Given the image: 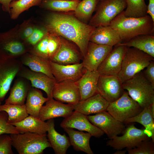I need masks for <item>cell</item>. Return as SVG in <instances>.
Segmentation results:
<instances>
[{
    "label": "cell",
    "instance_id": "cell-1",
    "mask_svg": "<svg viewBox=\"0 0 154 154\" xmlns=\"http://www.w3.org/2000/svg\"><path fill=\"white\" fill-rule=\"evenodd\" d=\"M70 13L51 12L46 17L44 26L49 33L75 44L84 58L90 37L95 27L82 22Z\"/></svg>",
    "mask_w": 154,
    "mask_h": 154
},
{
    "label": "cell",
    "instance_id": "cell-2",
    "mask_svg": "<svg viewBox=\"0 0 154 154\" xmlns=\"http://www.w3.org/2000/svg\"><path fill=\"white\" fill-rule=\"evenodd\" d=\"M119 34L121 42L137 36L154 35V21L149 15L140 17H127L123 11L117 15L109 25Z\"/></svg>",
    "mask_w": 154,
    "mask_h": 154
},
{
    "label": "cell",
    "instance_id": "cell-3",
    "mask_svg": "<svg viewBox=\"0 0 154 154\" xmlns=\"http://www.w3.org/2000/svg\"><path fill=\"white\" fill-rule=\"evenodd\" d=\"M122 84L124 90L143 109L154 103V87L141 71Z\"/></svg>",
    "mask_w": 154,
    "mask_h": 154
},
{
    "label": "cell",
    "instance_id": "cell-4",
    "mask_svg": "<svg viewBox=\"0 0 154 154\" xmlns=\"http://www.w3.org/2000/svg\"><path fill=\"white\" fill-rule=\"evenodd\" d=\"M154 58L137 49L126 46L121 70L117 76L122 83L141 71Z\"/></svg>",
    "mask_w": 154,
    "mask_h": 154
},
{
    "label": "cell",
    "instance_id": "cell-5",
    "mask_svg": "<svg viewBox=\"0 0 154 154\" xmlns=\"http://www.w3.org/2000/svg\"><path fill=\"white\" fill-rule=\"evenodd\" d=\"M10 135L12 146L19 154H42L45 149L51 147L46 134L27 132Z\"/></svg>",
    "mask_w": 154,
    "mask_h": 154
},
{
    "label": "cell",
    "instance_id": "cell-6",
    "mask_svg": "<svg viewBox=\"0 0 154 154\" xmlns=\"http://www.w3.org/2000/svg\"><path fill=\"white\" fill-rule=\"evenodd\" d=\"M19 24L0 33V57L16 59L29 52L30 48L18 33Z\"/></svg>",
    "mask_w": 154,
    "mask_h": 154
},
{
    "label": "cell",
    "instance_id": "cell-7",
    "mask_svg": "<svg viewBox=\"0 0 154 154\" xmlns=\"http://www.w3.org/2000/svg\"><path fill=\"white\" fill-rule=\"evenodd\" d=\"M126 0H102L99 1L95 14L88 24L95 27L109 26L112 20L124 11Z\"/></svg>",
    "mask_w": 154,
    "mask_h": 154
},
{
    "label": "cell",
    "instance_id": "cell-8",
    "mask_svg": "<svg viewBox=\"0 0 154 154\" xmlns=\"http://www.w3.org/2000/svg\"><path fill=\"white\" fill-rule=\"evenodd\" d=\"M130 123L126 127L122 135L109 139L106 142V145L117 150L124 148L131 149L137 146L142 141L151 138L148 131L145 128H137L134 124Z\"/></svg>",
    "mask_w": 154,
    "mask_h": 154
},
{
    "label": "cell",
    "instance_id": "cell-9",
    "mask_svg": "<svg viewBox=\"0 0 154 154\" xmlns=\"http://www.w3.org/2000/svg\"><path fill=\"white\" fill-rule=\"evenodd\" d=\"M143 109L124 90L119 98L109 103L106 111L117 120L123 123L127 119L138 114Z\"/></svg>",
    "mask_w": 154,
    "mask_h": 154
},
{
    "label": "cell",
    "instance_id": "cell-10",
    "mask_svg": "<svg viewBox=\"0 0 154 154\" xmlns=\"http://www.w3.org/2000/svg\"><path fill=\"white\" fill-rule=\"evenodd\" d=\"M23 66L17 58L0 57V102L4 100L12 82Z\"/></svg>",
    "mask_w": 154,
    "mask_h": 154
},
{
    "label": "cell",
    "instance_id": "cell-11",
    "mask_svg": "<svg viewBox=\"0 0 154 154\" xmlns=\"http://www.w3.org/2000/svg\"><path fill=\"white\" fill-rule=\"evenodd\" d=\"M90 121L112 139L122 134L126 127L123 123L117 121L106 111L92 116H87Z\"/></svg>",
    "mask_w": 154,
    "mask_h": 154
},
{
    "label": "cell",
    "instance_id": "cell-12",
    "mask_svg": "<svg viewBox=\"0 0 154 154\" xmlns=\"http://www.w3.org/2000/svg\"><path fill=\"white\" fill-rule=\"evenodd\" d=\"M126 46L121 42L112 48L98 66L97 71L100 76H117L121 68Z\"/></svg>",
    "mask_w": 154,
    "mask_h": 154
},
{
    "label": "cell",
    "instance_id": "cell-13",
    "mask_svg": "<svg viewBox=\"0 0 154 154\" xmlns=\"http://www.w3.org/2000/svg\"><path fill=\"white\" fill-rule=\"evenodd\" d=\"M124 90L117 76H100L97 86V93L109 103L119 98Z\"/></svg>",
    "mask_w": 154,
    "mask_h": 154
},
{
    "label": "cell",
    "instance_id": "cell-14",
    "mask_svg": "<svg viewBox=\"0 0 154 154\" xmlns=\"http://www.w3.org/2000/svg\"><path fill=\"white\" fill-rule=\"evenodd\" d=\"M17 77L28 80L30 81L32 87L44 91L48 99L53 98L52 90L57 83L55 79L52 78L43 73L33 71L23 65Z\"/></svg>",
    "mask_w": 154,
    "mask_h": 154
},
{
    "label": "cell",
    "instance_id": "cell-15",
    "mask_svg": "<svg viewBox=\"0 0 154 154\" xmlns=\"http://www.w3.org/2000/svg\"><path fill=\"white\" fill-rule=\"evenodd\" d=\"M59 48L51 61L67 65L80 63L83 57L78 47L71 41L60 36Z\"/></svg>",
    "mask_w": 154,
    "mask_h": 154
},
{
    "label": "cell",
    "instance_id": "cell-16",
    "mask_svg": "<svg viewBox=\"0 0 154 154\" xmlns=\"http://www.w3.org/2000/svg\"><path fill=\"white\" fill-rule=\"evenodd\" d=\"M52 73L56 82L71 81H77L86 70L82 62L76 64L62 65L49 61Z\"/></svg>",
    "mask_w": 154,
    "mask_h": 154
},
{
    "label": "cell",
    "instance_id": "cell-17",
    "mask_svg": "<svg viewBox=\"0 0 154 154\" xmlns=\"http://www.w3.org/2000/svg\"><path fill=\"white\" fill-rule=\"evenodd\" d=\"M60 126L63 128H70L86 131L95 137H100L104 134L102 131L90 121L86 115L75 111L69 117L65 118Z\"/></svg>",
    "mask_w": 154,
    "mask_h": 154
},
{
    "label": "cell",
    "instance_id": "cell-18",
    "mask_svg": "<svg viewBox=\"0 0 154 154\" xmlns=\"http://www.w3.org/2000/svg\"><path fill=\"white\" fill-rule=\"evenodd\" d=\"M52 96L56 100L73 106L81 100L76 82L71 81L56 83L53 88Z\"/></svg>",
    "mask_w": 154,
    "mask_h": 154
},
{
    "label": "cell",
    "instance_id": "cell-19",
    "mask_svg": "<svg viewBox=\"0 0 154 154\" xmlns=\"http://www.w3.org/2000/svg\"><path fill=\"white\" fill-rule=\"evenodd\" d=\"M113 48L89 41L86 55L82 61L84 68L90 71L97 70Z\"/></svg>",
    "mask_w": 154,
    "mask_h": 154
},
{
    "label": "cell",
    "instance_id": "cell-20",
    "mask_svg": "<svg viewBox=\"0 0 154 154\" xmlns=\"http://www.w3.org/2000/svg\"><path fill=\"white\" fill-rule=\"evenodd\" d=\"M60 45V37L48 32L37 44L31 48L29 52L50 61L58 51Z\"/></svg>",
    "mask_w": 154,
    "mask_h": 154
},
{
    "label": "cell",
    "instance_id": "cell-21",
    "mask_svg": "<svg viewBox=\"0 0 154 154\" xmlns=\"http://www.w3.org/2000/svg\"><path fill=\"white\" fill-rule=\"evenodd\" d=\"M45 106L42 107L39 118L45 121L54 118L62 117L66 118L70 116L74 110L73 106L64 104L53 98L48 99Z\"/></svg>",
    "mask_w": 154,
    "mask_h": 154
},
{
    "label": "cell",
    "instance_id": "cell-22",
    "mask_svg": "<svg viewBox=\"0 0 154 154\" xmlns=\"http://www.w3.org/2000/svg\"><path fill=\"white\" fill-rule=\"evenodd\" d=\"M109 103L98 93L73 105L74 110L87 116L106 111Z\"/></svg>",
    "mask_w": 154,
    "mask_h": 154
},
{
    "label": "cell",
    "instance_id": "cell-23",
    "mask_svg": "<svg viewBox=\"0 0 154 154\" xmlns=\"http://www.w3.org/2000/svg\"><path fill=\"white\" fill-rule=\"evenodd\" d=\"M89 41L113 47L121 42L118 32L110 26L95 27L90 37Z\"/></svg>",
    "mask_w": 154,
    "mask_h": 154
},
{
    "label": "cell",
    "instance_id": "cell-24",
    "mask_svg": "<svg viewBox=\"0 0 154 154\" xmlns=\"http://www.w3.org/2000/svg\"><path fill=\"white\" fill-rule=\"evenodd\" d=\"M100 75L97 71L86 70L82 76L76 81L81 97L85 100L97 93V86Z\"/></svg>",
    "mask_w": 154,
    "mask_h": 154
},
{
    "label": "cell",
    "instance_id": "cell-25",
    "mask_svg": "<svg viewBox=\"0 0 154 154\" xmlns=\"http://www.w3.org/2000/svg\"><path fill=\"white\" fill-rule=\"evenodd\" d=\"M32 87L29 80L17 77L11 89L9 97L5 100V104H24L28 92Z\"/></svg>",
    "mask_w": 154,
    "mask_h": 154
},
{
    "label": "cell",
    "instance_id": "cell-26",
    "mask_svg": "<svg viewBox=\"0 0 154 154\" xmlns=\"http://www.w3.org/2000/svg\"><path fill=\"white\" fill-rule=\"evenodd\" d=\"M47 123L48 126L47 136L55 153L66 154L71 145L69 137L65 133L62 135L56 130L53 119H48Z\"/></svg>",
    "mask_w": 154,
    "mask_h": 154
},
{
    "label": "cell",
    "instance_id": "cell-27",
    "mask_svg": "<svg viewBox=\"0 0 154 154\" xmlns=\"http://www.w3.org/2000/svg\"><path fill=\"white\" fill-rule=\"evenodd\" d=\"M20 58L23 65L28 66L31 70L43 73L55 79L51 71L49 61L29 52L24 54Z\"/></svg>",
    "mask_w": 154,
    "mask_h": 154
},
{
    "label": "cell",
    "instance_id": "cell-28",
    "mask_svg": "<svg viewBox=\"0 0 154 154\" xmlns=\"http://www.w3.org/2000/svg\"><path fill=\"white\" fill-rule=\"evenodd\" d=\"M11 124L16 127L20 133L29 132L44 134H46L48 128L47 122L31 115L28 116L20 121Z\"/></svg>",
    "mask_w": 154,
    "mask_h": 154
},
{
    "label": "cell",
    "instance_id": "cell-29",
    "mask_svg": "<svg viewBox=\"0 0 154 154\" xmlns=\"http://www.w3.org/2000/svg\"><path fill=\"white\" fill-rule=\"evenodd\" d=\"M63 129L68 135L71 145L74 150L88 154H94L90 145V140L92 136L90 133L76 131L70 128Z\"/></svg>",
    "mask_w": 154,
    "mask_h": 154
},
{
    "label": "cell",
    "instance_id": "cell-30",
    "mask_svg": "<svg viewBox=\"0 0 154 154\" xmlns=\"http://www.w3.org/2000/svg\"><path fill=\"white\" fill-rule=\"evenodd\" d=\"M26 98L25 105L28 113L39 118L40 109L48 99L43 96L40 90L33 87L29 91Z\"/></svg>",
    "mask_w": 154,
    "mask_h": 154
},
{
    "label": "cell",
    "instance_id": "cell-31",
    "mask_svg": "<svg viewBox=\"0 0 154 154\" xmlns=\"http://www.w3.org/2000/svg\"><path fill=\"white\" fill-rule=\"evenodd\" d=\"M80 0H43L39 7L51 12L69 13L74 11Z\"/></svg>",
    "mask_w": 154,
    "mask_h": 154
},
{
    "label": "cell",
    "instance_id": "cell-32",
    "mask_svg": "<svg viewBox=\"0 0 154 154\" xmlns=\"http://www.w3.org/2000/svg\"><path fill=\"white\" fill-rule=\"evenodd\" d=\"M121 44L127 47H133L154 58V35H141Z\"/></svg>",
    "mask_w": 154,
    "mask_h": 154
},
{
    "label": "cell",
    "instance_id": "cell-33",
    "mask_svg": "<svg viewBox=\"0 0 154 154\" xmlns=\"http://www.w3.org/2000/svg\"><path fill=\"white\" fill-rule=\"evenodd\" d=\"M151 105L144 108L138 114L127 119L123 123L129 124L137 122L141 124L150 132L151 139L154 142V117L151 112Z\"/></svg>",
    "mask_w": 154,
    "mask_h": 154
},
{
    "label": "cell",
    "instance_id": "cell-34",
    "mask_svg": "<svg viewBox=\"0 0 154 154\" xmlns=\"http://www.w3.org/2000/svg\"><path fill=\"white\" fill-rule=\"evenodd\" d=\"M99 0H82L78 4L73 14L82 22L88 24Z\"/></svg>",
    "mask_w": 154,
    "mask_h": 154
},
{
    "label": "cell",
    "instance_id": "cell-35",
    "mask_svg": "<svg viewBox=\"0 0 154 154\" xmlns=\"http://www.w3.org/2000/svg\"><path fill=\"white\" fill-rule=\"evenodd\" d=\"M4 111L8 115V122L11 124L21 121L28 116L25 104L0 105V112Z\"/></svg>",
    "mask_w": 154,
    "mask_h": 154
},
{
    "label": "cell",
    "instance_id": "cell-36",
    "mask_svg": "<svg viewBox=\"0 0 154 154\" xmlns=\"http://www.w3.org/2000/svg\"><path fill=\"white\" fill-rule=\"evenodd\" d=\"M127 7L123 11L127 17H140L147 15V6L145 0H126Z\"/></svg>",
    "mask_w": 154,
    "mask_h": 154
},
{
    "label": "cell",
    "instance_id": "cell-37",
    "mask_svg": "<svg viewBox=\"0 0 154 154\" xmlns=\"http://www.w3.org/2000/svg\"><path fill=\"white\" fill-rule=\"evenodd\" d=\"M43 0H17L11 2L9 5L11 19L15 20L23 12L31 7L39 6Z\"/></svg>",
    "mask_w": 154,
    "mask_h": 154
},
{
    "label": "cell",
    "instance_id": "cell-38",
    "mask_svg": "<svg viewBox=\"0 0 154 154\" xmlns=\"http://www.w3.org/2000/svg\"><path fill=\"white\" fill-rule=\"evenodd\" d=\"M126 150L129 154H154V142L151 139L145 140L136 147Z\"/></svg>",
    "mask_w": 154,
    "mask_h": 154
},
{
    "label": "cell",
    "instance_id": "cell-39",
    "mask_svg": "<svg viewBox=\"0 0 154 154\" xmlns=\"http://www.w3.org/2000/svg\"><path fill=\"white\" fill-rule=\"evenodd\" d=\"M48 32L47 30L44 26L41 27L36 25L32 34L25 40V41L31 49L37 44Z\"/></svg>",
    "mask_w": 154,
    "mask_h": 154
},
{
    "label": "cell",
    "instance_id": "cell-40",
    "mask_svg": "<svg viewBox=\"0 0 154 154\" xmlns=\"http://www.w3.org/2000/svg\"><path fill=\"white\" fill-rule=\"evenodd\" d=\"M36 26L31 19L24 20L21 24H19L17 31L19 35L25 40L32 34Z\"/></svg>",
    "mask_w": 154,
    "mask_h": 154
},
{
    "label": "cell",
    "instance_id": "cell-41",
    "mask_svg": "<svg viewBox=\"0 0 154 154\" xmlns=\"http://www.w3.org/2000/svg\"><path fill=\"white\" fill-rule=\"evenodd\" d=\"M8 114L5 112H0V135L3 133H19L15 126L8 122Z\"/></svg>",
    "mask_w": 154,
    "mask_h": 154
},
{
    "label": "cell",
    "instance_id": "cell-42",
    "mask_svg": "<svg viewBox=\"0 0 154 154\" xmlns=\"http://www.w3.org/2000/svg\"><path fill=\"white\" fill-rule=\"evenodd\" d=\"M12 141L10 135L3 133L0 135V154H13Z\"/></svg>",
    "mask_w": 154,
    "mask_h": 154
},
{
    "label": "cell",
    "instance_id": "cell-43",
    "mask_svg": "<svg viewBox=\"0 0 154 154\" xmlns=\"http://www.w3.org/2000/svg\"><path fill=\"white\" fill-rule=\"evenodd\" d=\"M146 68V69L143 72V74L146 78L154 87V60L151 61Z\"/></svg>",
    "mask_w": 154,
    "mask_h": 154
},
{
    "label": "cell",
    "instance_id": "cell-44",
    "mask_svg": "<svg viewBox=\"0 0 154 154\" xmlns=\"http://www.w3.org/2000/svg\"><path fill=\"white\" fill-rule=\"evenodd\" d=\"M17 0H0V3L2 5L3 10L9 13V5L10 3L13 1Z\"/></svg>",
    "mask_w": 154,
    "mask_h": 154
},
{
    "label": "cell",
    "instance_id": "cell-45",
    "mask_svg": "<svg viewBox=\"0 0 154 154\" xmlns=\"http://www.w3.org/2000/svg\"><path fill=\"white\" fill-rule=\"evenodd\" d=\"M147 10V13L154 21V0H149Z\"/></svg>",
    "mask_w": 154,
    "mask_h": 154
},
{
    "label": "cell",
    "instance_id": "cell-46",
    "mask_svg": "<svg viewBox=\"0 0 154 154\" xmlns=\"http://www.w3.org/2000/svg\"><path fill=\"white\" fill-rule=\"evenodd\" d=\"M126 150H117L116 152H115L114 154H125L127 152Z\"/></svg>",
    "mask_w": 154,
    "mask_h": 154
},
{
    "label": "cell",
    "instance_id": "cell-47",
    "mask_svg": "<svg viewBox=\"0 0 154 154\" xmlns=\"http://www.w3.org/2000/svg\"><path fill=\"white\" fill-rule=\"evenodd\" d=\"M151 110L152 116L154 117V103H153L151 105Z\"/></svg>",
    "mask_w": 154,
    "mask_h": 154
},
{
    "label": "cell",
    "instance_id": "cell-48",
    "mask_svg": "<svg viewBox=\"0 0 154 154\" xmlns=\"http://www.w3.org/2000/svg\"><path fill=\"white\" fill-rule=\"evenodd\" d=\"M1 104V102H0V105Z\"/></svg>",
    "mask_w": 154,
    "mask_h": 154
},
{
    "label": "cell",
    "instance_id": "cell-49",
    "mask_svg": "<svg viewBox=\"0 0 154 154\" xmlns=\"http://www.w3.org/2000/svg\"><path fill=\"white\" fill-rule=\"evenodd\" d=\"M101 0H99V1H101Z\"/></svg>",
    "mask_w": 154,
    "mask_h": 154
}]
</instances>
